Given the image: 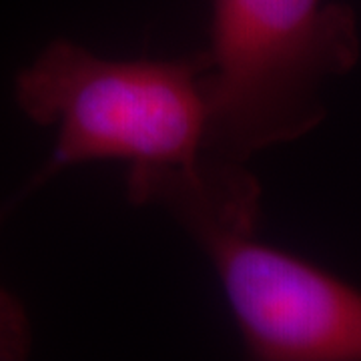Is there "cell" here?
<instances>
[{
	"mask_svg": "<svg viewBox=\"0 0 361 361\" xmlns=\"http://www.w3.org/2000/svg\"><path fill=\"white\" fill-rule=\"evenodd\" d=\"M201 56L203 165L247 169L322 125L327 85L360 65V23L345 2L213 0Z\"/></svg>",
	"mask_w": 361,
	"mask_h": 361,
	"instance_id": "1",
	"label": "cell"
},
{
	"mask_svg": "<svg viewBox=\"0 0 361 361\" xmlns=\"http://www.w3.org/2000/svg\"><path fill=\"white\" fill-rule=\"evenodd\" d=\"M201 73V52L118 61L56 39L18 73L14 99L26 118L54 130L47 175L94 161L189 171L203 163Z\"/></svg>",
	"mask_w": 361,
	"mask_h": 361,
	"instance_id": "2",
	"label": "cell"
},
{
	"mask_svg": "<svg viewBox=\"0 0 361 361\" xmlns=\"http://www.w3.org/2000/svg\"><path fill=\"white\" fill-rule=\"evenodd\" d=\"M187 233L219 277L247 355L259 361H361V289L257 231L201 223Z\"/></svg>",
	"mask_w": 361,
	"mask_h": 361,
	"instance_id": "3",
	"label": "cell"
},
{
	"mask_svg": "<svg viewBox=\"0 0 361 361\" xmlns=\"http://www.w3.org/2000/svg\"><path fill=\"white\" fill-rule=\"evenodd\" d=\"M32 348V329L25 305L0 287V361L26 360Z\"/></svg>",
	"mask_w": 361,
	"mask_h": 361,
	"instance_id": "4",
	"label": "cell"
}]
</instances>
